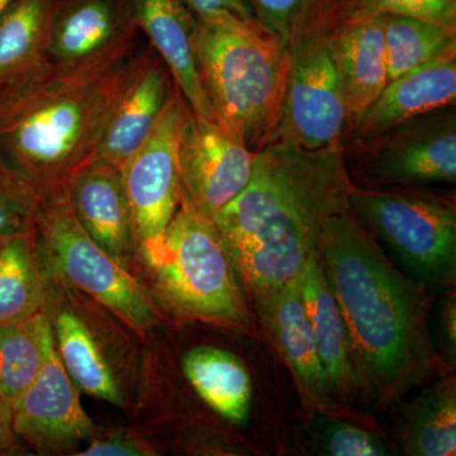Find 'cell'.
Returning a JSON list of instances; mask_svg holds the SVG:
<instances>
[{
  "mask_svg": "<svg viewBox=\"0 0 456 456\" xmlns=\"http://www.w3.org/2000/svg\"><path fill=\"white\" fill-rule=\"evenodd\" d=\"M354 188L342 146L275 141L256 152L244 191L215 220L250 296L299 277L326 222L349 211Z\"/></svg>",
  "mask_w": 456,
  "mask_h": 456,
  "instance_id": "obj_1",
  "label": "cell"
},
{
  "mask_svg": "<svg viewBox=\"0 0 456 456\" xmlns=\"http://www.w3.org/2000/svg\"><path fill=\"white\" fill-rule=\"evenodd\" d=\"M317 256L349 332L362 399L392 403L434 368L426 290L387 259L350 209L326 222Z\"/></svg>",
  "mask_w": 456,
  "mask_h": 456,
  "instance_id": "obj_2",
  "label": "cell"
},
{
  "mask_svg": "<svg viewBox=\"0 0 456 456\" xmlns=\"http://www.w3.org/2000/svg\"><path fill=\"white\" fill-rule=\"evenodd\" d=\"M134 44L46 68L0 93V158L41 191H65L97 155L127 86Z\"/></svg>",
  "mask_w": 456,
  "mask_h": 456,
  "instance_id": "obj_3",
  "label": "cell"
},
{
  "mask_svg": "<svg viewBox=\"0 0 456 456\" xmlns=\"http://www.w3.org/2000/svg\"><path fill=\"white\" fill-rule=\"evenodd\" d=\"M197 20L198 68L213 112L248 150L260 151L274 141L281 121L287 41L230 13Z\"/></svg>",
  "mask_w": 456,
  "mask_h": 456,
  "instance_id": "obj_4",
  "label": "cell"
},
{
  "mask_svg": "<svg viewBox=\"0 0 456 456\" xmlns=\"http://www.w3.org/2000/svg\"><path fill=\"white\" fill-rule=\"evenodd\" d=\"M145 275L156 307L173 316L250 330L244 285L220 231L183 194L160 259Z\"/></svg>",
  "mask_w": 456,
  "mask_h": 456,
  "instance_id": "obj_5",
  "label": "cell"
},
{
  "mask_svg": "<svg viewBox=\"0 0 456 456\" xmlns=\"http://www.w3.org/2000/svg\"><path fill=\"white\" fill-rule=\"evenodd\" d=\"M349 208L387 259L428 292L454 287L455 194L428 187H356Z\"/></svg>",
  "mask_w": 456,
  "mask_h": 456,
  "instance_id": "obj_6",
  "label": "cell"
},
{
  "mask_svg": "<svg viewBox=\"0 0 456 456\" xmlns=\"http://www.w3.org/2000/svg\"><path fill=\"white\" fill-rule=\"evenodd\" d=\"M36 242L49 277L88 294L136 334L145 335L160 320L146 285L119 266L80 226L66 189L44 196Z\"/></svg>",
  "mask_w": 456,
  "mask_h": 456,
  "instance_id": "obj_7",
  "label": "cell"
},
{
  "mask_svg": "<svg viewBox=\"0 0 456 456\" xmlns=\"http://www.w3.org/2000/svg\"><path fill=\"white\" fill-rule=\"evenodd\" d=\"M344 2L296 27L287 38V83L273 142L305 150L342 145L347 116L335 35Z\"/></svg>",
  "mask_w": 456,
  "mask_h": 456,
  "instance_id": "obj_8",
  "label": "cell"
},
{
  "mask_svg": "<svg viewBox=\"0 0 456 456\" xmlns=\"http://www.w3.org/2000/svg\"><path fill=\"white\" fill-rule=\"evenodd\" d=\"M356 187H431L456 182L455 104L342 146Z\"/></svg>",
  "mask_w": 456,
  "mask_h": 456,
  "instance_id": "obj_9",
  "label": "cell"
},
{
  "mask_svg": "<svg viewBox=\"0 0 456 456\" xmlns=\"http://www.w3.org/2000/svg\"><path fill=\"white\" fill-rule=\"evenodd\" d=\"M184 106L174 84L151 136L121 167L143 274L160 259L165 235L182 198L178 147Z\"/></svg>",
  "mask_w": 456,
  "mask_h": 456,
  "instance_id": "obj_10",
  "label": "cell"
},
{
  "mask_svg": "<svg viewBox=\"0 0 456 456\" xmlns=\"http://www.w3.org/2000/svg\"><path fill=\"white\" fill-rule=\"evenodd\" d=\"M256 152L221 123L191 112L185 102L179 130L182 194L215 222L248 185Z\"/></svg>",
  "mask_w": 456,
  "mask_h": 456,
  "instance_id": "obj_11",
  "label": "cell"
},
{
  "mask_svg": "<svg viewBox=\"0 0 456 456\" xmlns=\"http://www.w3.org/2000/svg\"><path fill=\"white\" fill-rule=\"evenodd\" d=\"M12 425L18 439L40 454L75 452L83 441L99 434L84 411L79 389L60 362L53 342L40 373L12 408Z\"/></svg>",
  "mask_w": 456,
  "mask_h": 456,
  "instance_id": "obj_12",
  "label": "cell"
},
{
  "mask_svg": "<svg viewBox=\"0 0 456 456\" xmlns=\"http://www.w3.org/2000/svg\"><path fill=\"white\" fill-rule=\"evenodd\" d=\"M66 194L93 241L123 269L136 277L142 273L121 167L94 158L71 176Z\"/></svg>",
  "mask_w": 456,
  "mask_h": 456,
  "instance_id": "obj_13",
  "label": "cell"
},
{
  "mask_svg": "<svg viewBox=\"0 0 456 456\" xmlns=\"http://www.w3.org/2000/svg\"><path fill=\"white\" fill-rule=\"evenodd\" d=\"M251 298L261 327L292 371L305 406L318 412L334 411L336 403L303 305L298 278Z\"/></svg>",
  "mask_w": 456,
  "mask_h": 456,
  "instance_id": "obj_14",
  "label": "cell"
},
{
  "mask_svg": "<svg viewBox=\"0 0 456 456\" xmlns=\"http://www.w3.org/2000/svg\"><path fill=\"white\" fill-rule=\"evenodd\" d=\"M137 29L146 33L191 112L218 122L198 68V20L184 0H123Z\"/></svg>",
  "mask_w": 456,
  "mask_h": 456,
  "instance_id": "obj_15",
  "label": "cell"
},
{
  "mask_svg": "<svg viewBox=\"0 0 456 456\" xmlns=\"http://www.w3.org/2000/svg\"><path fill=\"white\" fill-rule=\"evenodd\" d=\"M335 45L346 108V136L388 84L384 13L345 0L336 27Z\"/></svg>",
  "mask_w": 456,
  "mask_h": 456,
  "instance_id": "obj_16",
  "label": "cell"
},
{
  "mask_svg": "<svg viewBox=\"0 0 456 456\" xmlns=\"http://www.w3.org/2000/svg\"><path fill=\"white\" fill-rule=\"evenodd\" d=\"M173 88L169 70L154 50L134 56L127 86L114 108L95 158L122 167L151 136Z\"/></svg>",
  "mask_w": 456,
  "mask_h": 456,
  "instance_id": "obj_17",
  "label": "cell"
},
{
  "mask_svg": "<svg viewBox=\"0 0 456 456\" xmlns=\"http://www.w3.org/2000/svg\"><path fill=\"white\" fill-rule=\"evenodd\" d=\"M455 101L456 55L440 57L387 84L347 132L342 146L371 139Z\"/></svg>",
  "mask_w": 456,
  "mask_h": 456,
  "instance_id": "obj_18",
  "label": "cell"
},
{
  "mask_svg": "<svg viewBox=\"0 0 456 456\" xmlns=\"http://www.w3.org/2000/svg\"><path fill=\"white\" fill-rule=\"evenodd\" d=\"M298 287L331 397L336 406H355L362 399V389L353 346L340 307L327 284L317 253L299 274Z\"/></svg>",
  "mask_w": 456,
  "mask_h": 456,
  "instance_id": "obj_19",
  "label": "cell"
},
{
  "mask_svg": "<svg viewBox=\"0 0 456 456\" xmlns=\"http://www.w3.org/2000/svg\"><path fill=\"white\" fill-rule=\"evenodd\" d=\"M137 31L123 0H70L57 5L51 20L50 59L84 61L132 44Z\"/></svg>",
  "mask_w": 456,
  "mask_h": 456,
  "instance_id": "obj_20",
  "label": "cell"
},
{
  "mask_svg": "<svg viewBox=\"0 0 456 456\" xmlns=\"http://www.w3.org/2000/svg\"><path fill=\"white\" fill-rule=\"evenodd\" d=\"M42 308L49 317L60 362L79 392L114 406H125L113 369L86 321L61 303H53L47 293Z\"/></svg>",
  "mask_w": 456,
  "mask_h": 456,
  "instance_id": "obj_21",
  "label": "cell"
},
{
  "mask_svg": "<svg viewBox=\"0 0 456 456\" xmlns=\"http://www.w3.org/2000/svg\"><path fill=\"white\" fill-rule=\"evenodd\" d=\"M59 0H16L0 16V93L50 64V27Z\"/></svg>",
  "mask_w": 456,
  "mask_h": 456,
  "instance_id": "obj_22",
  "label": "cell"
},
{
  "mask_svg": "<svg viewBox=\"0 0 456 456\" xmlns=\"http://www.w3.org/2000/svg\"><path fill=\"white\" fill-rule=\"evenodd\" d=\"M183 370L194 391L216 413L231 424L248 421L253 387L239 356L220 347H194L185 354Z\"/></svg>",
  "mask_w": 456,
  "mask_h": 456,
  "instance_id": "obj_23",
  "label": "cell"
},
{
  "mask_svg": "<svg viewBox=\"0 0 456 456\" xmlns=\"http://www.w3.org/2000/svg\"><path fill=\"white\" fill-rule=\"evenodd\" d=\"M53 342L44 308L25 320L0 325V398L11 410L40 373Z\"/></svg>",
  "mask_w": 456,
  "mask_h": 456,
  "instance_id": "obj_24",
  "label": "cell"
},
{
  "mask_svg": "<svg viewBox=\"0 0 456 456\" xmlns=\"http://www.w3.org/2000/svg\"><path fill=\"white\" fill-rule=\"evenodd\" d=\"M46 293L47 277L36 232L8 239L0 254V325L41 311Z\"/></svg>",
  "mask_w": 456,
  "mask_h": 456,
  "instance_id": "obj_25",
  "label": "cell"
},
{
  "mask_svg": "<svg viewBox=\"0 0 456 456\" xmlns=\"http://www.w3.org/2000/svg\"><path fill=\"white\" fill-rule=\"evenodd\" d=\"M403 445L413 456L455 455L456 382L443 378L424 389L408 408Z\"/></svg>",
  "mask_w": 456,
  "mask_h": 456,
  "instance_id": "obj_26",
  "label": "cell"
},
{
  "mask_svg": "<svg viewBox=\"0 0 456 456\" xmlns=\"http://www.w3.org/2000/svg\"><path fill=\"white\" fill-rule=\"evenodd\" d=\"M384 44L389 83L440 57L456 55V28L384 13Z\"/></svg>",
  "mask_w": 456,
  "mask_h": 456,
  "instance_id": "obj_27",
  "label": "cell"
},
{
  "mask_svg": "<svg viewBox=\"0 0 456 456\" xmlns=\"http://www.w3.org/2000/svg\"><path fill=\"white\" fill-rule=\"evenodd\" d=\"M42 200L41 191L0 158V237L35 233Z\"/></svg>",
  "mask_w": 456,
  "mask_h": 456,
  "instance_id": "obj_28",
  "label": "cell"
},
{
  "mask_svg": "<svg viewBox=\"0 0 456 456\" xmlns=\"http://www.w3.org/2000/svg\"><path fill=\"white\" fill-rule=\"evenodd\" d=\"M314 444L321 454L331 456H386L391 454L388 444L377 432L362 426L320 416L314 424Z\"/></svg>",
  "mask_w": 456,
  "mask_h": 456,
  "instance_id": "obj_29",
  "label": "cell"
},
{
  "mask_svg": "<svg viewBox=\"0 0 456 456\" xmlns=\"http://www.w3.org/2000/svg\"><path fill=\"white\" fill-rule=\"evenodd\" d=\"M254 20L284 41L296 27L338 4L341 0H248Z\"/></svg>",
  "mask_w": 456,
  "mask_h": 456,
  "instance_id": "obj_30",
  "label": "cell"
},
{
  "mask_svg": "<svg viewBox=\"0 0 456 456\" xmlns=\"http://www.w3.org/2000/svg\"><path fill=\"white\" fill-rule=\"evenodd\" d=\"M380 13L415 17L456 28V0H351Z\"/></svg>",
  "mask_w": 456,
  "mask_h": 456,
  "instance_id": "obj_31",
  "label": "cell"
},
{
  "mask_svg": "<svg viewBox=\"0 0 456 456\" xmlns=\"http://www.w3.org/2000/svg\"><path fill=\"white\" fill-rule=\"evenodd\" d=\"M156 452L145 441L139 439L130 432H113L106 436L93 437L88 448L79 456H147L155 455Z\"/></svg>",
  "mask_w": 456,
  "mask_h": 456,
  "instance_id": "obj_32",
  "label": "cell"
},
{
  "mask_svg": "<svg viewBox=\"0 0 456 456\" xmlns=\"http://www.w3.org/2000/svg\"><path fill=\"white\" fill-rule=\"evenodd\" d=\"M456 301L455 290L449 289L441 299L437 310V341L445 356L454 362L456 353Z\"/></svg>",
  "mask_w": 456,
  "mask_h": 456,
  "instance_id": "obj_33",
  "label": "cell"
},
{
  "mask_svg": "<svg viewBox=\"0 0 456 456\" xmlns=\"http://www.w3.org/2000/svg\"><path fill=\"white\" fill-rule=\"evenodd\" d=\"M197 17L209 14L230 13L241 20H254L245 0H184Z\"/></svg>",
  "mask_w": 456,
  "mask_h": 456,
  "instance_id": "obj_34",
  "label": "cell"
},
{
  "mask_svg": "<svg viewBox=\"0 0 456 456\" xmlns=\"http://www.w3.org/2000/svg\"><path fill=\"white\" fill-rule=\"evenodd\" d=\"M20 441L12 425L11 408L0 404V452H17L20 449Z\"/></svg>",
  "mask_w": 456,
  "mask_h": 456,
  "instance_id": "obj_35",
  "label": "cell"
},
{
  "mask_svg": "<svg viewBox=\"0 0 456 456\" xmlns=\"http://www.w3.org/2000/svg\"><path fill=\"white\" fill-rule=\"evenodd\" d=\"M13 2H16V0H0V16L7 11L9 5Z\"/></svg>",
  "mask_w": 456,
  "mask_h": 456,
  "instance_id": "obj_36",
  "label": "cell"
},
{
  "mask_svg": "<svg viewBox=\"0 0 456 456\" xmlns=\"http://www.w3.org/2000/svg\"><path fill=\"white\" fill-rule=\"evenodd\" d=\"M5 241H7V240L2 239V237H0V254H2L3 248H4L5 245Z\"/></svg>",
  "mask_w": 456,
  "mask_h": 456,
  "instance_id": "obj_37",
  "label": "cell"
},
{
  "mask_svg": "<svg viewBox=\"0 0 456 456\" xmlns=\"http://www.w3.org/2000/svg\"><path fill=\"white\" fill-rule=\"evenodd\" d=\"M0 404H5L2 398H0ZM5 406H7V404H5Z\"/></svg>",
  "mask_w": 456,
  "mask_h": 456,
  "instance_id": "obj_38",
  "label": "cell"
}]
</instances>
